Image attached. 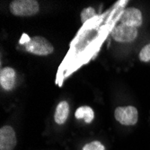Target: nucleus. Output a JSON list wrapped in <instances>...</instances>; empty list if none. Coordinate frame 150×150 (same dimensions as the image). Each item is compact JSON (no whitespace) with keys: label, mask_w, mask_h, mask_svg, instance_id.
I'll use <instances>...</instances> for the list:
<instances>
[{"label":"nucleus","mask_w":150,"mask_h":150,"mask_svg":"<svg viewBox=\"0 0 150 150\" xmlns=\"http://www.w3.org/2000/svg\"><path fill=\"white\" fill-rule=\"evenodd\" d=\"M95 15H96V12H95V10L93 8V7H87V8H85L83 9V11H82L81 13V22L85 23L86 21H88L89 19L93 18L95 16Z\"/></svg>","instance_id":"9d476101"},{"label":"nucleus","mask_w":150,"mask_h":150,"mask_svg":"<svg viewBox=\"0 0 150 150\" xmlns=\"http://www.w3.org/2000/svg\"><path fill=\"white\" fill-rule=\"evenodd\" d=\"M120 23L121 24H125L128 26L138 28V27L141 26L143 23L142 13L140 12V10L135 7L127 8L122 13L120 17Z\"/></svg>","instance_id":"39448f33"},{"label":"nucleus","mask_w":150,"mask_h":150,"mask_svg":"<svg viewBox=\"0 0 150 150\" xmlns=\"http://www.w3.org/2000/svg\"><path fill=\"white\" fill-rule=\"evenodd\" d=\"M25 50L31 54L37 56H47L53 52V45L47 39L42 36H35L31 38L29 42L25 43Z\"/></svg>","instance_id":"f03ea898"},{"label":"nucleus","mask_w":150,"mask_h":150,"mask_svg":"<svg viewBox=\"0 0 150 150\" xmlns=\"http://www.w3.org/2000/svg\"><path fill=\"white\" fill-rule=\"evenodd\" d=\"M75 116L77 120H83L86 123H91L94 118L93 110L89 106H81L76 109Z\"/></svg>","instance_id":"1a4fd4ad"},{"label":"nucleus","mask_w":150,"mask_h":150,"mask_svg":"<svg viewBox=\"0 0 150 150\" xmlns=\"http://www.w3.org/2000/svg\"><path fill=\"white\" fill-rule=\"evenodd\" d=\"M114 117L117 121L124 126H132L138 122L139 112L134 106L118 107L115 109Z\"/></svg>","instance_id":"7ed1b4c3"},{"label":"nucleus","mask_w":150,"mask_h":150,"mask_svg":"<svg viewBox=\"0 0 150 150\" xmlns=\"http://www.w3.org/2000/svg\"><path fill=\"white\" fill-rule=\"evenodd\" d=\"M139 59L143 62L150 61V43L141 49L139 52Z\"/></svg>","instance_id":"9b49d317"},{"label":"nucleus","mask_w":150,"mask_h":150,"mask_svg":"<svg viewBox=\"0 0 150 150\" xmlns=\"http://www.w3.org/2000/svg\"><path fill=\"white\" fill-rule=\"evenodd\" d=\"M16 145V132L11 126H4L0 129V150H13Z\"/></svg>","instance_id":"423d86ee"},{"label":"nucleus","mask_w":150,"mask_h":150,"mask_svg":"<svg viewBox=\"0 0 150 150\" xmlns=\"http://www.w3.org/2000/svg\"><path fill=\"white\" fill-rule=\"evenodd\" d=\"M0 85L6 91H11L16 85V71L13 67H6L0 72Z\"/></svg>","instance_id":"0eeeda50"},{"label":"nucleus","mask_w":150,"mask_h":150,"mask_svg":"<svg viewBox=\"0 0 150 150\" xmlns=\"http://www.w3.org/2000/svg\"><path fill=\"white\" fill-rule=\"evenodd\" d=\"M69 104L66 101L60 102L58 104L55 111V114H54L55 122L59 125L64 124L67 118H69Z\"/></svg>","instance_id":"6e6552de"},{"label":"nucleus","mask_w":150,"mask_h":150,"mask_svg":"<svg viewBox=\"0 0 150 150\" xmlns=\"http://www.w3.org/2000/svg\"><path fill=\"white\" fill-rule=\"evenodd\" d=\"M112 36L119 42H131L138 36V29L125 24H119L113 28Z\"/></svg>","instance_id":"20e7f679"},{"label":"nucleus","mask_w":150,"mask_h":150,"mask_svg":"<svg viewBox=\"0 0 150 150\" xmlns=\"http://www.w3.org/2000/svg\"><path fill=\"white\" fill-rule=\"evenodd\" d=\"M36 0H15L10 4V12L16 16H32L39 12Z\"/></svg>","instance_id":"f257e3e1"},{"label":"nucleus","mask_w":150,"mask_h":150,"mask_svg":"<svg viewBox=\"0 0 150 150\" xmlns=\"http://www.w3.org/2000/svg\"><path fill=\"white\" fill-rule=\"evenodd\" d=\"M82 150H105V147L100 141L95 140L86 144Z\"/></svg>","instance_id":"f8f14e48"}]
</instances>
